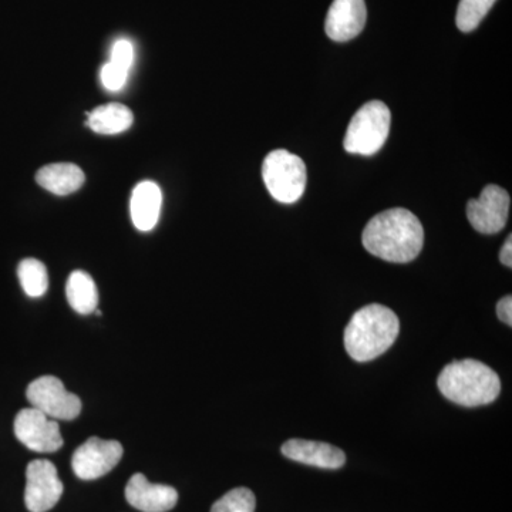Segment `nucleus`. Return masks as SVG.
Masks as SVG:
<instances>
[{
  "mask_svg": "<svg viewBox=\"0 0 512 512\" xmlns=\"http://www.w3.org/2000/svg\"><path fill=\"white\" fill-rule=\"evenodd\" d=\"M399 330V318L392 309L367 305L357 311L346 326V352L356 362H370L392 348Z\"/></svg>",
  "mask_w": 512,
  "mask_h": 512,
  "instance_id": "f03ea898",
  "label": "nucleus"
},
{
  "mask_svg": "<svg viewBox=\"0 0 512 512\" xmlns=\"http://www.w3.org/2000/svg\"><path fill=\"white\" fill-rule=\"evenodd\" d=\"M134 59V50L133 45H131L128 40L121 39L119 42H116V45L113 46V50H111L110 63L114 64V66L119 67V69L124 70V72H130L131 64H133Z\"/></svg>",
  "mask_w": 512,
  "mask_h": 512,
  "instance_id": "4be33fe9",
  "label": "nucleus"
},
{
  "mask_svg": "<svg viewBox=\"0 0 512 512\" xmlns=\"http://www.w3.org/2000/svg\"><path fill=\"white\" fill-rule=\"evenodd\" d=\"M423 244V225L413 212L404 208L380 212L363 231L366 251L394 264L412 262L419 256Z\"/></svg>",
  "mask_w": 512,
  "mask_h": 512,
  "instance_id": "f257e3e1",
  "label": "nucleus"
},
{
  "mask_svg": "<svg viewBox=\"0 0 512 512\" xmlns=\"http://www.w3.org/2000/svg\"><path fill=\"white\" fill-rule=\"evenodd\" d=\"M126 500L138 511L167 512L177 505L178 493L170 485L150 483L144 474L138 473L128 481Z\"/></svg>",
  "mask_w": 512,
  "mask_h": 512,
  "instance_id": "f8f14e48",
  "label": "nucleus"
},
{
  "mask_svg": "<svg viewBox=\"0 0 512 512\" xmlns=\"http://www.w3.org/2000/svg\"><path fill=\"white\" fill-rule=\"evenodd\" d=\"M262 177L269 194L282 204H293L306 187V165L302 158L286 150H275L266 156Z\"/></svg>",
  "mask_w": 512,
  "mask_h": 512,
  "instance_id": "39448f33",
  "label": "nucleus"
},
{
  "mask_svg": "<svg viewBox=\"0 0 512 512\" xmlns=\"http://www.w3.org/2000/svg\"><path fill=\"white\" fill-rule=\"evenodd\" d=\"M495 2L497 0H460L456 16L457 28L464 33L476 30Z\"/></svg>",
  "mask_w": 512,
  "mask_h": 512,
  "instance_id": "6ab92c4d",
  "label": "nucleus"
},
{
  "mask_svg": "<svg viewBox=\"0 0 512 512\" xmlns=\"http://www.w3.org/2000/svg\"><path fill=\"white\" fill-rule=\"evenodd\" d=\"M392 114L383 101L373 100L356 111L346 131L345 150L359 156H373L382 150L390 133Z\"/></svg>",
  "mask_w": 512,
  "mask_h": 512,
  "instance_id": "20e7f679",
  "label": "nucleus"
},
{
  "mask_svg": "<svg viewBox=\"0 0 512 512\" xmlns=\"http://www.w3.org/2000/svg\"><path fill=\"white\" fill-rule=\"evenodd\" d=\"M66 295L69 305L80 315L96 312L99 292L92 276L84 271H74L67 279Z\"/></svg>",
  "mask_w": 512,
  "mask_h": 512,
  "instance_id": "f3484780",
  "label": "nucleus"
},
{
  "mask_svg": "<svg viewBox=\"0 0 512 512\" xmlns=\"http://www.w3.org/2000/svg\"><path fill=\"white\" fill-rule=\"evenodd\" d=\"M30 404L53 420H74L82 413V400L69 393L62 380L43 376L30 383L26 392Z\"/></svg>",
  "mask_w": 512,
  "mask_h": 512,
  "instance_id": "423d86ee",
  "label": "nucleus"
},
{
  "mask_svg": "<svg viewBox=\"0 0 512 512\" xmlns=\"http://www.w3.org/2000/svg\"><path fill=\"white\" fill-rule=\"evenodd\" d=\"M63 494V484L57 476L55 464L49 460H35L26 468L25 504L30 512L52 510Z\"/></svg>",
  "mask_w": 512,
  "mask_h": 512,
  "instance_id": "9d476101",
  "label": "nucleus"
},
{
  "mask_svg": "<svg viewBox=\"0 0 512 512\" xmlns=\"http://www.w3.org/2000/svg\"><path fill=\"white\" fill-rule=\"evenodd\" d=\"M365 0H333L326 16V35L335 42H349L365 29Z\"/></svg>",
  "mask_w": 512,
  "mask_h": 512,
  "instance_id": "9b49d317",
  "label": "nucleus"
},
{
  "mask_svg": "<svg viewBox=\"0 0 512 512\" xmlns=\"http://www.w3.org/2000/svg\"><path fill=\"white\" fill-rule=\"evenodd\" d=\"M498 318L507 323L508 326L512 325V298L510 295L504 296L497 305Z\"/></svg>",
  "mask_w": 512,
  "mask_h": 512,
  "instance_id": "5701e85b",
  "label": "nucleus"
},
{
  "mask_svg": "<svg viewBox=\"0 0 512 512\" xmlns=\"http://www.w3.org/2000/svg\"><path fill=\"white\" fill-rule=\"evenodd\" d=\"M133 120V113L128 107L119 103H110L87 113L86 126L92 128L94 133L110 136V134H120L128 130Z\"/></svg>",
  "mask_w": 512,
  "mask_h": 512,
  "instance_id": "dca6fc26",
  "label": "nucleus"
},
{
  "mask_svg": "<svg viewBox=\"0 0 512 512\" xmlns=\"http://www.w3.org/2000/svg\"><path fill=\"white\" fill-rule=\"evenodd\" d=\"M510 204V194L504 188L487 185L478 200L468 201V221L481 234H497L507 224Z\"/></svg>",
  "mask_w": 512,
  "mask_h": 512,
  "instance_id": "1a4fd4ad",
  "label": "nucleus"
},
{
  "mask_svg": "<svg viewBox=\"0 0 512 512\" xmlns=\"http://www.w3.org/2000/svg\"><path fill=\"white\" fill-rule=\"evenodd\" d=\"M13 427L20 443L32 451L55 453L63 447V437L57 421L35 407L20 410Z\"/></svg>",
  "mask_w": 512,
  "mask_h": 512,
  "instance_id": "6e6552de",
  "label": "nucleus"
},
{
  "mask_svg": "<svg viewBox=\"0 0 512 512\" xmlns=\"http://www.w3.org/2000/svg\"><path fill=\"white\" fill-rule=\"evenodd\" d=\"M440 392L450 402L477 407L493 403L501 390L500 377L478 360H457L440 373Z\"/></svg>",
  "mask_w": 512,
  "mask_h": 512,
  "instance_id": "7ed1b4c3",
  "label": "nucleus"
},
{
  "mask_svg": "<svg viewBox=\"0 0 512 512\" xmlns=\"http://www.w3.org/2000/svg\"><path fill=\"white\" fill-rule=\"evenodd\" d=\"M500 259L501 262L505 266H508V268H511L512 266V239L511 235L508 237L507 241H505L503 249H501L500 252Z\"/></svg>",
  "mask_w": 512,
  "mask_h": 512,
  "instance_id": "b1692460",
  "label": "nucleus"
},
{
  "mask_svg": "<svg viewBox=\"0 0 512 512\" xmlns=\"http://www.w3.org/2000/svg\"><path fill=\"white\" fill-rule=\"evenodd\" d=\"M18 276L23 291L30 298H40L49 288L46 266L35 258L23 259L18 266Z\"/></svg>",
  "mask_w": 512,
  "mask_h": 512,
  "instance_id": "a211bd4d",
  "label": "nucleus"
},
{
  "mask_svg": "<svg viewBox=\"0 0 512 512\" xmlns=\"http://www.w3.org/2000/svg\"><path fill=\"white\" fill-rule=\"evenodd\" d=\"M86 175L72 163L49 164L40 168L36 181L40 187L55 195H69L83 187Z\"/></svg>",
  "mask_w": 512,
  "mask_h": 512,
  "instance_id": "2eb2a0df",
  "label": "nucleus"
},
{
  "mask_svg": "<svg viewBox=\"0 0 512 512\" xmlns=\"http://www.w3.org/2000/svg\"><path fill=\"white\" fill-rule=\"evenodd\" d=\"M282 454L289 460L326 470H338L346 463L345 453L340 448L318 441L288 440L282 446Z\"/></svg>",
  "mask_w": 512,
  "mask_h": 512,
  "instance_id": "ddd939ff",
  "label": "nucleus"
},
{
  "mask_svg": "<svg viewBox=\"0 0 512 512\" xmlns=\"http://www.w3.org/2000/svg\"><path fill=\"white\" fill-rule=\"evenodd\" d=\"M127 76L128 72H124V70L119 69V67L114 66L110 62L104 64L100 74L101 83L110 92H119V90L123 89L124 84L127 82Z\"/></svg>",
  "mask_w": 512,
  "mask_h": 512,
  "instance_id": "412c9836",
  "label": "nucleus"
},
{
  "mask_svg": "<svg viewBox=\"0 0 512 512\" xmlns=\"http://www.w3.org/2000/svg\"><path fill=\"white\" fill-rule=\"evenodd\" d=\"M163 192L153 181H143L134 188L131 195V220L138 231H151L160 220Z\"/></svg>",
  "mask_w": 512,
  "mask_h": 512,
  "instance_id": "4468645a",
  "label": "nucleus"
},
{
  "mask_svg": "<svg viewBox=\"0 0 512 512\" xmlns=\"http://www.w3.org/2000/svg\"><path fill=\"white\" fill-rule=\"evenodd\" d=\"M123 457V446L119 441L101 440L92 437L74 451L72 467L80 480H97L106 476Z\"/></svg>",
  "mask_w": 512,
  "mask_h": 512,
  "instance_id": "0eeeda50",
  "label": "nucleus"
},
{
  "mask_svg": "<svg viewBox=\"0 0 512 512\" xmlns=\"http://www.w3.org/2000/svg\"><path fill=\"white\" fill-rule=\"evenodd\" d=\"M255 495L248 488H235L212 505L211 512H255Z\"/></svg>",
  "mask_w": 512,
  "mask_h": 512,
  "instance_id": "aec40b11",
  "label": "nucleus"
}]
</instances>
